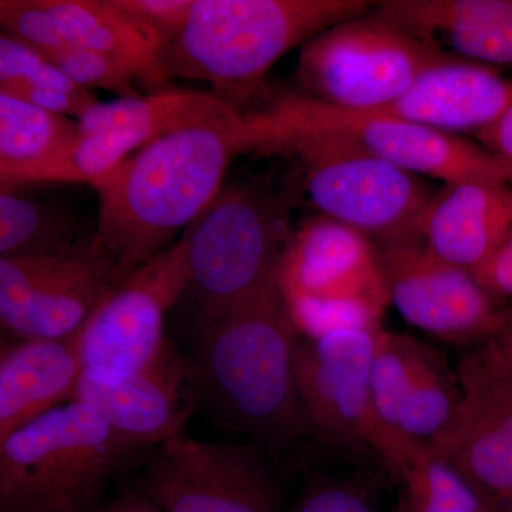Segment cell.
I'll use <instances>...</instances> for the list:
<instances>
[{"mask_svg":"<svg viewBox=\"0 0 512 512\" xmlns=\"http://www.w3.org/2000/svg\"><path fill=\"white\" fill-rule=\"evenodd\" d=\"M238 154H245L244 116L157 138L92 183L97 237L124 275L173 247L210 210Z\"/></svg>","mask_w":512,"mask_h":512,"instance_id":"6da1fadb","label":"cell"},{"mask_svg":"<svg viewBox=\"0 0 512 512\" xmlns=\"http://www.w3.org/2000/svg\"><path fill=\"white\" fill-rule=\"evenodd\" d=\"M298 342L276 276L204 318L192 360L201 394L225 420L259 439L286 443L313 434L296 383Z\"/></svg>","mask_w":512,"mask_h":512,"instance_id":"7a4b0ae2","label":"cell"},{"mask_svg":"<svg viewBox=\"0 0 512 512\" xmlns=\"http://www.w3.org/2000/svg\"><path fill=\"white\" fill-rule=\"evenodd\" d=\"M366 0H194L190 18L168 45L170 77L204 80L244 116L264 106L266 74L293 47L366 15ZM248 111V113H249Z\"/></svg>","mask_w":512,"mask_h":512,"instance_id":"3957f363","label":"cell"},{"mask_svg":"<svg viewBox=\"0 0 512 512\" xmlns=\"http://www.w3.org/2000/svg\"><path fill=\"white\" fill-rule=\"evenodd\" d=\"M245 151L292 158L320 214L375 244L416 234L439 188L271 103L244 114Z\"/></svg>","mask_w":512,"mask_h":512,"instance_id":"277c9868","label":"cell"},{"mask_svg":"<svg viewBox=\"0 0 512 512\" xmlns=\"http://www.w3.org/2000/svg\"><path fill=\"white\" fill-rule=\"evenodd\" d=\"M138 450L92 407L64 403L0 440V512H94Z\"/></svg>","mask_w":512,"mask_h":512,"instance_id":"5b68a950","label":"cell"},{"mask_svg":"<svg viewBox=\"0 0 512 512\" xmlns=\"http://www.w3.org/2000/svg\"><path fill=\"white\" fill-rule=\"evenodd\" d=\"M301 187L259 178L221 191L187 229L190 286L204 318L225 311L278 276L291 244V214Z\"/></svg>","mask_w":512,"mask_h":512,"instance_id":"8992f818","label":"cell"},{"mask_svg":"<svg viewBox=\"0 0 512 512\" xmlns=\"http://www.w3.org/2000/svg\"><path fill=\"white\" fill-rule=\"evenodd\" d=\"M377 333L345 329L309 342L299 340L296 383L313 436L370 458L403 483L427 444L397 433L377 412L372 392Z\"/></svg>","mask_w":512,"mask_h":512,"instance_id":"52a82bcc","label":"cell"},{"mask_svg":"<svg viewBox=\"0 0 512 512\" xmlns=\"http://www.w3.org/2000/svg\"><path fill=\"white\" fill-rule=\"evenodd\" d=\"M278 284L296 329L309 339L336 330H382L390 303L375 242L325 215L305 221L286 249Z\"/></svg>","mask_w":512,"mask_h":512,"instance_id":"ba28073f","label":"cell"},{"mask_svg":"<svg viewBox=\"0 0 512 512\" xmlns=\"http://www.w3.org/2000/svg\"><path fill=\"white\" fill-rule=\"evenodd\" d=\"M454 57L370 10L308 40L298 79L303 94L320 103L373 113L399 99L426 70Z\"/></svg>","mask_w":512,"mask_h":512,"instance_id":"9c48e42d","label":"cell"},{"mask_svg":"<svg viewBox=\"0 0 512 512\" xmlns=\"http://www.w3.org/2000/svg\"><path fill=\"white\" fill-rule=\"evenodd\" d=\"M97 234L0 256V322L19 340L70 339L126 278Z\"/></svg>","mask_w":512,"mask_h":512,"instance_id":"30bf717a","label":"cell"},{"mask_svg":"<svg viewBox=\"0 0 512 512\" xmlns=\"http://www.w3.org/2000/svg\"><path fill=\"white\" fill-rule=\"evenodd\" d=\"M268 103L419 177L436 178L444 184L512 183V168L487 148L436 128L386 114L338 109L303 93H274Z\"/></svg>","mask_w":512,"mask_h":512,"instance_id":"8fae6325","label":"cell"},{"mask_svg":"<svg viewBox=\"0 0 512 512\" xmlns=\"http://www.w3.org/2000/svg\"><path fill=\"white\" fill-rule=\"evenodd\" d=\"M137 490L161 512H278V487L255 444L180 434L157 446Z\"/></svg>","mask_w":512,"mask_h":512,"instance_id":"7c38bea8","label":"cell"},{"mask_svg":"<svg viewBox=\"0 0 512 512\" xmlns=\"http://www.w3.org/2000/svg\"><path fill=\"white\" fill-rule=\"evenodd\" d=\"M375 245L390 302L410 325L463 346L480 345L497 328L504 302L437 255L419 232Z\"/></svg>","mask_w":512,"mask_h":512,"instance_id":"4fadbf2b","label":"cell"},{"mask_svg":"<svg viewBox=\"0 0 512 512\" xmlns=\"http://www.w3.org/2000/svg\"><path fill=\"white\" fill-rule=\"evenodd\" d=\"M188 232L128 274L79 332L83 367L140 369L161 355L167 313L190 286Z\"/></svg>","mask_w":512,"mask_h":512,"instance_id":"5bb4252c","label":"cell"},{"mask_svg":"<svg viewBox=\"0 0 512 512\" xmlns=\"http://www.w3.org/2000/svg\"><path fill=\"white\" fill-rule=\"evenodd\" d=\"M200 397L194 362L167 343L140 369L84 367L73 400L92 407L124 439L147 448L183 434Z\"/></svg>","mask_w":512,"mask_h":512,"instance_id":"9a60e30c","label":"cell"},{"mask_svg":"<svg viewBox=\"0 0 512 512\" xmlns=\"http://www.w3.org/2000/svg\"><path fill=\"white\" fill-rule=\"evenodd\" d=\"M463 400L439 437L427 444L476 490L487 512L512 505V376L464 356L458 369Z\"/></svg>","mask_w":512,"mask_h":512,"instance_id":"2e32d148","label":"cell"},{"mask_svg":"<svg viewBox=\"0 0 512 512\" xmlns=\"http://www.w3.org/2000/svg\"><path fill=\"white\" fill-rule=\"evenodd\" d=\"M372 392L387 426L429 444L454 420L463 386L441 353L410 335L380 330L375 340Z\"/></svg>","mask_w":512,"mask_h":512,"instance_id":"e0dca14e","label":"cell"},{"mask_svg":"<svg viewBox=\"0 0 512 512\" xmlns=\"http://www.w3.org/2000/svg\"><path fill=\"white\" fill-rule=\"evenodd\" d=\"M511 100L510 80L491 67L456 56L426 70L399 99L373 113L457 136L491 126Z\"/></svg>","mask_w":512,"mask_h":512,"instance_id":"ac0fdd59","label":"cell"},{"mask_svg":"<svg viewBox=\"0 0 512 512\" xmlns=\"http://www.w3.org/2000/svg\"><path fill=\"white\" fill-rule=\"evenodd\" d=\"M417 231L441 258L476 271L512 232V188L490 181L444 184Z\"/></svg>","mask_w":512,"mask_h":512,"instance_id":"d6986e66","label":"cell"},{"mask_svg":"<svg viewBox=\"0 0 512 512\" xmlns=\"http://www.w3.org/2000/svg\"><path fill=\"white\" fill-rule=\"evenodd\" d=\"M372 12L471 62L512 64V0H387Z\"/></svg>","mask_w":512,"mask_h":512,"instance_id":"ffe728a7","label":"cell"},{"mask_svg":"<svg viewBox=\"0 0 512 512\" xmlns=\"http://www.w3.org/2000/svg\"><path fill=\"white\" fill-rule=\"evenodd\" d=\"M79 333L70 339L19 340L0 355V440L72 402L83 372Z\"/></svg>","mask_w":512,"mask_h":512,"instance_id":"44dd1931","label":"cell"},{"mask_svg":"<svg viewBox=\"0 0 512 512\" xmlns=\"http://www.w3.org/2000/svg\"><path fill=\"white\" fill-rule=\"evenodd\" d=\"M73 45L116 60L144 89H164L170 79V42L146 23L131 18L113 0H43Z\"/></svg>","mask_w":512,"mask_h":512,"instance_id":"7402d4cb","label":"cell"},{"mask_svg":"<svg viewBox=\"0 0 512 512\" xmlns=\"http://www.w3.org/2000/svg\"><path fill=\"white\" fill-rule=\"evenodd\" d=\"M242 119L234 106L214 93L160 89L148 96L126 97L94 104L79 120V130H124L153 143L184 128L237 123Z\"/></svg>","mask_w":512,"mask_h":512,"instance_id":"603a6c76","label":"cell"},{"mask_svg":"<svg viewBox=\"0 0 512 512\" xmlns=\"http://www.w3.org/2000/svg\"><path fill=\"white\" fill-rule=\"evenodd\" d=\"M77 133V121L0 93V178L55 156Z\"/></svg>","mask_w":512,"mask_h":512,"instance_id":"cb8c5ba5","label":"cell"},{"mask_svg":"<svg viewBox=\"0 0 512 512\" xmlns=\"http://www.w3.org/2000/svg\"><path fill=\"white\" fill-rule=\"evenodd\" d=\"M82 235L66 212L0 191V256L66 247Z\"/></svg>","mask_w":512,"mask_h":512,"instance_id":"d4e9b609","label":"cell"},{"mask_svg":"<svg viewBox=\"0 0 512 512\" xmlns=\"http://www.w3.org/2000/svg\"><path fill=\"white\" fill-rule=\"evenodd\" d=\"M403 484L409 493L410 512H487L466 478L429 447Z\"/></svg>","mask_w":512,"mask_h":512,"instance_id":"484cf974","label":"cell"},{"mask_svg":"<svg viewBox=\"0 0 512 512\" xmlns=\"http://www.w3.org/2000/svg\"><path fill=\"white\" fill-rule=\"evenodd\" d=\"M74 84L89 90H109L119 94L120 99L138 97L136 80L123 64L110 57L93 52L79 45L64 47L55 55L47 57Z\"/></svg>","mask_w":512,"mask_h":512,"instance_id":"4316f807","label":"cell"},{"mask_svg":"<svg viewBox=\"0 0 512 512\" xmlns=\"http://www.w3.org/2000/svg\"><path fill=\"white\" fill-rule=\"evenodd\" d=\"M3 33L49 57L72 45L43 0H2Z\"/></svg>","mask_w":512,"mask_h":512,"instance_id":"83f0119b","label":"cell"},{"mask_svg":"<svg viewBox=\"0 0 512 512\" xmlns=\"http://www.w3.org/2000/svg\"><path fill=\"white\" fill-rule=\"evenodd\" d=\"M0 82H19L69 94H84L42 53L5 33L0 36Z\"/></svg>","mask_w":512,"mask_h":512,"instance_id":"f1b7e54d","label":"cell"},{"mask_svg":"<svg viewBox=\"0 0 512 512\" xmlns=\"http://www.w3.org/2000/svg\"><path fill=\"white\" fill-rule=\"evenodd\" d=\"M131 18L146 23L173 42L190 18L194 0H113Z\"/></svg>","mask_w":512,"mask_h":512,"instance_id":"f546056e","label":"cell"},{"mask_svg":"<svg viewBox=\"0 0 512 512\" xmlns=\"http://www.w3.org/2000/svg\"><path fill=\"white\" fill-rule=\"evenodd\" d=\"M466 356L484 369L512 376V301L504 303L494 332Z\"/></svg>","mask_w":512,"mask_h":512,"instance_id":"4dcf8cb0","label":"cell"},{"mask_svg":"<svg viewBox=\"0 0 512 512\" xmlns=\"http://www.w3.org/2000/svg\"><path fill=\"white\" fill-rule=\"evenodd\" d=\"M293 512H376L365 495L350 485L320 484L308 491ZM406 512V511H400Z\"/></svg>","mask_w":512,"mask_h":512,"instance_id":"1f68e13d","label":"cell"},{"mask_svg":"<svg viewBox=\"0 0 512 512\" xmlns=\"http://www.w3.org/2000/svg\"><path fill=\"white\" fill-rule=\"evenodd\" d=\"M471 274L481 288L497 301H512V232Z\"/></svg>","mask_w":512,"mask_h":512,"instance_id":"d6a6232c","label":"cell"},{"mask_svg":"<svg viewBox=\"0 0 512 512\" xmlns=\"http://www.w3.org/2000/svg\"><path fill=\"white\" fill-rule=\"evenodd\" d=\"M476 137L481 146L512 168V100L504 113Z\"/></svg>","mask_w":512,"mask_h":512,"instance_id":"836d02e7","label":"cell"},{"mask_svg":"<svg viewBox=\"0 0 512 512\" xmlns=\"http://www.w3.org/2000/svg\"><path fill=\"white\" fill-rule=\"evenodd\" d=\"M97 512H161L156 505L141 493V491L131 490L121 494L116 500L111 501L106 508Z\"/></svg>","mask_w":512,"mask_h":512,"instance_id":"e575fe53","label":"cell"},{"mask_svg":"<svg viewBox=\"0 0 512 512\" xmlns=\"http://www.w3.org/2000/svg\"><path fill=\"white\" fill-rule=\"evenodd\" d=\"M507 512H512V505H511V507H510V510H508Z\"/></svg>","mask_w":512,"mask_h":512,"instance_id":"d590c367","label":"cell"}]
</instances>
